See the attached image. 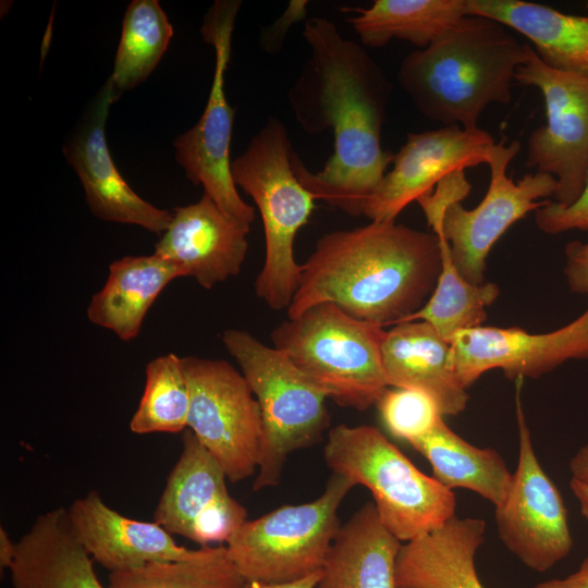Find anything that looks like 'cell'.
<instances>
[{
  "instance_id": "4dcf8cb0",
  "label": "cell",
  "mask_w": 588,
  "mask_h": 588,
  "mask_svg": "<svg viewBox=\"0 0 588 588\" xmlns=\"http://www.w3.org/2000/svg\"><path fill=\"white\" fill-rule=\"evenodd\" d=\"M145 388L131 421L134 433H176L187 428L191 395L182 357L174 353L150 360Z\"/></svg>"
},
{
  "instance_id": "30bf717a",
  "label": "cell",
  "mask_w": 588,
  "mask_h": 588,
  "mask_svg": "<svg viewBox=\"0 0 588 588\" xmlns=\"http://www.w3.org/2000/svg\"><path fill=\"white\" fill-rule=\"evenodd\" d=\"M241 8L238 0H218L205 15L200 33L215 48V73L208 100L198 122L175 139L176 162L187 179L226 213L250 225L255 208L245 203L233 181L230 147L234 109L229 105L224 77L231 57L232 34Z\"/></svg>"
},
{
  "instance_id": "9c48e42d",
  "label": "cell",
  "mask_w": 588,
  "mask_h": 588,
  "mask_svg": "<svg viewBox=\"0 0 588 588\" xmlns=\"http://www.w3.org/2000/svg\"><path fill=\"white\" fill-rule=\"evenodd\" d=\"M189 388L187 428L232 482L258 468L264 426L259 404L245 377L226 360L182 357Z\"/></svg>"
},
{
  "instance_id": "d6986e66",
  "label": "cell",
  "mask_w": 588,
  "mask_h": 588,
  "mask_svg": "<svg viewBox=\"0 0 588 588\" xmlns=\"http://www.w3.org/2000/svg\"><path fill=\"white\" fill-rule=\"evenodd\" d=\"M74 534L94 561L111 572L179 561L195 550L179 546L156 522H142L109 507L95 490L68 509Z\"/></svg>"
},
{
  "instance_id": "836d02e7",
  "label": "cell",
  "mask_w": 588,
  "mask_h": 588,
  "mask_svg": "<svg viewBox=\"0 0 588 588\" xmlns=\"http://www.w3.org/2000/svg\"><path fill=\"white\" fill-rule=\"evenodd\" d=\"M470 192L464 171H457L438 183L434 192L420 197L417 201L426 216L428 225L433 229L442 222L446 208L456 201H461Z\"/></svg>"
},
{
  "instance_id": "ac0fdd59",
  "label": "cell",
  "mask_w": 588,
  "mask_h": 588,
  "mask_svg": "<svg viewBox=\"0 0 588 588\" xmlns=\"http://www.w3.org/2000/svg\"><path fill=\"white\" fill-rule=\"evenodd\" d=\"M249 231L250 225L204 194L198 201L173 209L154 253L176 264L204 289H211L240 273Z\"/></svg>"
},
{
  "instance_id": "cb8c5ba5",
  "label": "cell",
  "mask_w": 588,
  "mask_h": 588,
  "mask_svg": "<svg viewBox=\"0 0 588 588\" xmlns=\"http://www.w3.org/2000/svg\"><path fill=\"white\" fill-rule=\"evenodd\" d=\"M467 15L500 22L526 37L550 68L588 77V15L524 0H467Z\"/></svg>"
},
{
  "instance_id": "d6a6232c",
  "label": "cell",
  "mask_w": 588,
  "mask_h": 588,
  "mask_svg": "<svg viewBox=\"0 0 588 588\" xmlns=\"http://www.w3.org/2000/svg\"><path fill=\"white\" fill-rule=\"evenodd\" d=\"M535 222L547 234H560L574 229L588 231V169L585 187L578 199L567 207L547 200L536 210Z\"/></svg>"
},
{
  "instance_id": "5b68a950",
  "label": "cell",
  "mask_w": 588,
  "mask_h": 588,
  "mask_svg": "<svg viewBox=\"0 0 588 588\" xmlns=\"http://www.w3.org/2000/svg\"><path fill=\"white\" fill-rule=\"evenodd\" d=\"M383 328L326 302L281 322L271 341L328 399L366 411L389 387L382 363Z\"/></svg>"
},
{
  "instance_id": "7c38bea8",
  "label": "cell",
  "mask_w": 588,
  "mask_h": 588,
  "mask_svg": "<svg viewBox=\"0 0 588 588\" xmlns=\"http://www.w3.org/2000/svg\"><path fill=\"white\" fill-rule=\"evenodd\" d=\"M519 146L517 140L505 145V138L497 143L487 163L491 176L483 199L474 209L461 201L451 204L441 225L432 230L448 241L454 266L471 284L485 283L487 257L507 229L547 203L537 199L554 195L556 180L551 174L527 173L517 182L506 175Z\"/></svg>"
},
{
  "instance_id": "f546056e",
  "label": "cell",
  "mask_w": 588,
  "mask_h": 588,
  "mask_svg": "<svg viewBox=\"0 0 588 588\" xmlns=\"http://www.w3.org/2000/svg\"><path fill=\"white\" fill-rule=\"evenodd\" d=\"M225 546H205L187 559L109 573L108 588H244Z\"/></svg>"
},
{
  "instance_id": "f35d334b",
  "label": "cell",
  "mask_w": 588,
  "mask_h": 588,
  "mask_svg": "<svg viewBox=\"0 0 588 588\" xmlns=\"http://www.w3.org/2000/svg\"><path fill=\"white\" fill-rule=\"evenodd\" d=\"M569 470L572 478L588 482V441L572 457Z\"/></svg>"
},
{
  "instance_id": "e575fe53",
  "label": "cell",
  "mask_w": 588,
  "mask_h": 588,
  "mask_svg": "<svg viewBox=\"0 0 588 588\" xmlns=\"http://www.w3.org/2000/svg\"><path fill=\"white\" fill-rule=\"evenodd\" d=\"M564 273L573 292L588 294V242L573 241L565 246Z\"/></svg>"
},
{
  "instance_id": "4fadbf2b",
  "label": "cell",
  "mask_w": 588,
  "mask_h": 588,
  "mask_svg": "<svg viewBox=\"0 0 588 588\" xmlns=\"http://www.w3.org/2000/svg\"><path fill=\"white\" fill-rule=\"evenodd\" d=\"M515 382L518 463L494 518L504 546L529 568L546 572L568 555L573 538L562 495L532 446L520 400L523 378Z\"/></svg>"
},
{
  "instance_id": "ffe728a7",
  "label": "cell",
  "mask_w": 588,
  "mask_h": 588,
  "mask_svg": "<svg viewBox=\"0 0 588 588\" xmlns=\"http://www.w3.org/2000/svg\"><path fill=\"white\" fill-rule=\"evenodd\" d=\"M93 561L73 531L68 509L60 506L38 515L16 541L11 588H108Z\"/></svg>"
},
{
  "instance_id": "60d3db41",
  "label": "cell",
  "mask_w": 588,
  "mask_h": 588,
  "mask_svg": "<svg viewBox=\"0 0 588 588\" xmlns=\"http://www.w3.org/2000/svg\"><path fill=\"white\" fill-rule=\"evenodd\" d=\"M569 487L579 502L581 515L588 520V482L572 478Z\"/></svg>"
},
{
  "instance_id": "9a60e30c",
  "label": "cell",
  "mask_w": 588,
  "mask_h": 588,
  "mask_svg": "<svg viewBox=\"0 0 588 588\" xmlns=\"http://www.w3.org/2000/svg\"><path fill=\"white\" fill-rule=\"evenodd\" d=\"M182 441L154 522L200 547L228 542L247 520V511L230 495L223 468L189 429Z\"/></svg>"
},
{
  "instance_id": "f1b7e54d",
  "label": "cell",
  "mask_w": 588,
  "mask_h": 588,
  "mask_svg": "<svg viewBox=\"0 0 588 588\" xmlns=\"http://www.w3.org/2000/svg\"><path fill=\"white\" fill-rule=\"evenodd\" d=\"M172 35L173 27L157 0H134L128 4L108 81L117 99L154 71Z\"/></svg>"
},
{
  "instance_id": "7402d4cb",
  "label": "cell",
  "mask_w": 588,
  "mask_h": 588,
  "mask_svg": "<svg viewBox=\"0 0 588 588\" xmlns=\"http://www.w3.org/2000/svg\"><path fill=\"white\" fill-rule=\"evenodd\" d=\"M485 532L483 519L455 515L403 543L396 560L397 588H485L475 566Z\"/></svg>"
},
{
  "instance_id": "52a82bcc",
  "label": "cell",
  "mask_w": 588,
  "mask_h": 588,
  "mask_svg": "<svg viewBox=\"0 0 588 588\" xmlns=\"http://www.w3.org/2000/svg\"><path fill=\"white\" fill-rule=\"evenodd\" d=\"M221 339L261 412L264 440L253 489L275 487L289 455L322 439L330 425L327 396L284 354L250 333L226 329Z\"/></svg>"
},
{
  "instance_id": "ab89813d",
  "label": "cell",
  "mask_w": 588,
  "mask_h": 588,
  "mask_svg": "<svg viewBox=\"0 0 588 588\" xmlns=\"http://www.w3.org/2000/svg\"><path fill=\"white\" fill-rule=\"evenodd\" d=\"M16 552V542H14L8 531L1 527L0 528V567L1 571L10 568L13 563Z\"/></svg>"
},
{
  "instance_id": "d590c367",
  "label": "cell",
  "mask_w": 588,
  "mask_h": 588,
  "mask_svg": "<svg viewBox=\"0 0 588 588\" xmlns=\"http://www.w3.org/2000/svg\"><path fill=\"white\" fill-rule=\"evenodd\" d=\"M308 1H291L286 12L265 33V37L261 38V46L269 53H277L281 47L283 39L285 38L287 28L296 20H301L305 16L306 5Z\"/></svg>"
},
{
  "instance_id": "8fae6325",
  "label": "cell",
  "mask_w": 588,
  "mask_h": 588,
  "mask_svg": "<svg viewBox=\"0 0 588 588\" xmlns=\"http://www.w3.org/2000/svg\"><path fill=\"white\" fill-rule=\"evenodd\" d=\"M514 79L538 88L546 106L547 123L530 133L525 166L553 175L555 203L571 206L588 169V77L550 68L528 45Z\"/></svg>"
},
{
  "instance_id": "7a4b0ae2",
  "label": "cell",
  "mask_w": 588,
  "mask_h": 588,
  "mask_svg": "<svg viewBox=\"0 0 588 588\" xmlns=\"http://www.w3.org/2000/svg\"><path fill=\"white\" fill-rule=\"evenodd\" d=\"M287 318L320 303L387 327L418 311L432 294L442 255L436 233L371 221L324 234L301 265Z\"/></svg>"
},
{
  "instance_id": "1f68e13d",
  "label": "cell",
  "mask_w": 588,
  "mask_h": 588,
  "mask_svg": "<svg viewBox=\"0 0 588 588\" xmlns=\"http://www.w3.org/2000/svg\"><path fill=\"white\" fill-rule=\"evenodd\" d=\"M376 405L389 432L408 443L429 433L443 417L428 393L413 388L388 387Z\"/></svg>"
},
{
  "instance_id": "4316f807",
  "label": "cell",
  "mask_w": 588,
  "mask_h": 588,
  "mask_svg": "<svg viewBox=\"0 0 588 588\" xmlns=\"http://www.w3.org/2000/svg\"><path fill=\"white\" fill-rule=\"evenodd\" d=\"M351 11L347 22L363 45L382 48L396 38L425 49L467 15V0H375Z\"/></svg>"
},
{
  "instance_id": "74e56055",
  "label": "cell",
  "mask_w": 588,
  "mask_h": 588,
  "mask_svg": "<svg viewBox=\"0 0 588 588\" xmlns=\"http://www.w3.org/2000/svg\"><path fill=\"white\" fill-rule=\"evenodd\" d=\"M321 577V569L315 572L304 578L283 583V584H265L258 581H246L244 588H316L319 579Z\"/></svg>"
},
{
  "instance_id": "5bb4252c",
  "label": "cell",
  "mask_w": 588,
  "mask_h": 588,
  "mask_svg": "<svg viewBox=\"0 0 588 588\" xmlns=\"http://www.w3.org/2000/svg\"><path fill=\"white\" fill-rule=\"evenodd\" d=\"M495 145L491 134L479 127L452 125L408 133L362 215L371 221H395L406 206L431 194L450 174L488 163Z\"/></svg>"
},
{
  "instance_id": "484cf974",
  "label": "cell",
  "mask_w": 588,
  "mask_h": 588,
  "mask_svg": "<svg viewBox=\"0 0 588 588\" xmlns=\"http://www.w3.org/2000/svg\"><path fill=\"white\" fill-rule=\"evenodd\" d=\"M409 444L428 460L432 477L449 490H471L494 506L505 500L513 479L505 461L493 449L465 441L443 417L429 433Z\"/></svg>"
},
{
  "instance_id": "44dd1931",
  "label": "cell",
  "mask_w": 588,
  "mask_h": 588,
  "mask_svg": "<svg viewBox=\"0 0 588 588\" xmlns=\"http://www.w3.org/2000/svg\"><path fill=\"white\" fill-rule=\"evenodd\" d=\"M451 343L425 321H404L387 331L382 363L389 387L428 393L442 416L462 413L469 395L450 362Z\"/></svg>"
},
{
  "instance_id": "6da1fadb",
  "label": "cell",
  "mask_w": 588,
  "mask_h": 588,
  "mask_svg": "<svg viewBox=\"0 0 588 588\" xmlns=\"http://www.w3.org/2000/svg\"><path fill=\"white\" fill-rule=\"evenodd\" d=\"M303 36L310 54L289 102L307 133L332 130L334 150L315 173L293 151V170L315 199L359 216L394 157L381 147L392 84L366 49L344 38L331 21L307 20Z\"/></svg>"
},
{
  "instance_id": "603a6c76",
  "label": "cell",
  "mask_w": 588,
  "mask_h": 588,
  "mask_svg": "<svg viewBox=\"0 0 588 588\" xmlns=\"http://www.w3.org/2000/svg\"><path fill=\"white\" fill-rule=\"evenodd\" d=\"M402 544L382 525L375 504H364L341 525L316 588H397Z\"/></svg>"
},
{
  "instance_id": "8d00e7d4",
  "label": "cell",
  "mask_w": 588,
  "mask_h": 588,
  "mask_svg": "<svg viewBox=\"0 0 588 588\" xmlns=\"http://www.w3.org/2000/svg\"><path fill=\"white\" fill-rule=\"evenodd\" d=\"M532 588H588V556L579 568L567 577L542 581Z\"/></svg>"
},
{
  "instance_id": "83f0119b",
  "label": "cell",
  "mask_w": 588,
  "mask_h": 588,
  "mask_svg": "<svg viewBox=\"0 0 588 588\" xmlns=\"http://www.w3.org/2000/svg\"><path fill=\"white\" fill-rule=\"evenodd\" d=\"M438 237L442 269L437 285L426 304L404 321L428 322L451 343L456 333L482 324L487 319L486 308L498 298L500 289L493 282L466 281L453 264L448 241L442 235Z\"/></svg>"
},
{
  "instance_id": "2e32d148",
  "label": "cell",
  "mask_w": 588,
  "mask_h": 588,
  "mask_svg": "<svg viewBox=\"0 0 588 588\" xmlns=\"http://www.w3.org/2000/svg\"><path fill=\"white\" fill-rule=\"evenodd\" d=\"M588 358V308L568 324L548 333L517 327L463 330L451 342L450 362L467 389L481 375L501 369L510 380L539 378L569 359Z\"/></svg>"
},
{
  "instance_id": "277c9868",
  "label": "cell",
  "mask_w": 588,
  "mask_h": 588,
  "mask_svg": "<svg viewBox=\"0 0 588 588\" xmlns=\"http://www.w3.org/2000/svg\"><path fill=\"white\" fill-rule=\"evenodd\" d=\"M293 151L285 125L269 118L231 163L235 185L253 198L262 220L266 255L255 293L277 311L289 308L298 287L294 241L316 200L294 173Z\"/></svg>"
},
{
  "instance_id": "ba28073f",
  "label": "cell",
  "mask_w": 588,
  "mask_h": 588,
  "mask_svg": "<svg viewBox=\"0 0 588 588\" xmlns=\"http://www.w3.org/2000/svg\"><path fill=\"white\" fill-rule=\"evenodd\" d=\"M353 487L348 479L332 474L316 500L246 520L225 546L244 578L283 584L322 569L341 527L339 507Z\"/></svg>"
},
{
  "instance_id": "d4e9b609",
  "label": "cell",
  "mask_w": 588,
  "mask_h": 588,
  "mask_svg": "<svg viewBox=\"0 0 588 588\" xmlns=\"http://www.w3.org/2000/svg\"><path fill=\"white\" fill-rule=\"evenodd\" d=\"M185 277L181 267L157 254L125 256L109 266L103 286L87 307L88 320L122 341L139 334L144 319L164 287Z\"/></svg>"
},
{
  "instance_id": "8992f818",
  "label": "cell",
  "mask_w": 588,
  "mask_h": 588,
  "mask_svg": "<svg viewBox=\"0 0 588 588\" xmlns=\"http://www.w3.org/2000/svg\"><path fill=\"white\" fill-rule=\"evenodd\" d=\"M323 455L332 474L371 492L380 522L401 542L455 516L454 492L420 471L373 426L333 427Z\"/></svg>"
},
{
  "instance_id": "e0dca14e",
  "label": "cell",
  "mask_w": 588,
  "mask_h": 588,
  "mask_svg": "<svg viewBox=\"0 0 588 588\" xmlns=\"http://www.w3.org/2000/svg\"><path fill=\"white\" fill-rule=\"evenodd\" d=\"M114 100L107 82L63 154L83 185L94 216L108 222L138 225L161 235L172 221V212L138 196L120 174L108 148L105 128Z\"/></svg>"
},
{
  "instance_id": "3957f363",
  "label": "cell",
  "mask_w": 588,
  "mask_h": 588,
  "mask_svg": "<svg viewBox=\"0 0 588 588\" xmlns=\"http://www.w3.org/2000/svg\"><path fill=\"white\" fill-rule=\"evenodd\" d=\"M527 48L500 22L466 15L427 48L405 56L396 77L426 119L477 128L489 105L511 101Z\"/></svg>"
}]
</instances>
